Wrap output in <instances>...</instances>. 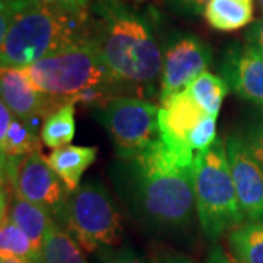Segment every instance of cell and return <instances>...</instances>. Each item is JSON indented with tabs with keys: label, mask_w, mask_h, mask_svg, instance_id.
Here are the masks:
<instances>
[{
	"label": "cell",
	"mask_w": 263,
	"mask_h": 263,
	"mask_svg": "<svg viewBox=\"0 0 263 263\" xmlns=\"http://www.w3.org/2000/svg\"><path fill=\"white\" fill-rule=\"evenodd\" d=\"M116 189L142 224L157 231L184 230L196 212L195 161L179 158L158 139L113 168Z\"/></svg>",
	"instance_id": "obj_1"
},
{
	"label": "cell",
	"mask_w": 263,
	"mask_h": 263,
	"mask_svg": "<svg viewBox=\"0 0 263 263\" xmlns=\"http://www.w3.org/2000/svg\"><path fill=\"white\" fill-rule=\"evenodd\" d=\"M245 136L253 151L256 160L263 167V113L247 127Z\"/></svg>",
	"instance_id": "obj_25"
},
{
	"label": "cell",
	"mask_w": 263,
	"mask_h": 263,
	"mask_svg": "<svg viewBox=\"0 0 263 263\" xmlns=\"http://www.w3.org/2000/svg\"><path fill=\"white\" fill-rule=\"evenodd\" d=\"M37 123L15 117L8 133L0 138L2 158H25L32 151L41 149Z\"/></svg>",
	"instance_id": "obj_19"
},
{
	"label": "cell",
	"mask_w": 263,
	"mask_h": 263,
	"mask_svg": "<svg viewBox=\"0 0 263 263\" xmlns=\"http://www.w3.org/2000/svg\"><path fill=\"white\" fill-rule=\"evenodd\" d=\"M0 263H31L21 257H0Z\"/></svg>",
	"instance_id": "obj_31"
},
{
	"label": "cell",
	"mask_w": 263,
	"mask_h": 263,
	"mask_svg": "<svg viewBox=\"0 0 263 263\" xmlns=\"http://www.w3.org/2000/svg\"><path fill=\"white\" fill-rule=\"evenodd\" d=\"M167 8L180 16L202 15L211 0H164Z\"/></svg>",
	"instance_id": "obj_24"
},
{
	"label": "cell",
	"mask_w": 263,
	"mask_h": 263,
	"mask_svg": "<svg viewBox=\"0 0 263 263\" xmlns=\"http://www.w3.org/2000/svg\"><path fill=\"white\" fill-rule=\"evenodd\" d=\"M138 3H143V2H146V0H136Z\"/></svg>",
	"instance_id": "obj_33"
},
{
	"label": "cell",
	"mask_w": 263,
	"mask_h": 263,
	"mask_svg": "<svg viewBox=\"0 0 263 263\" xmlns=\"http://www.w3.org/2000/svg\"><path fill=\"white\" fill-rule=\"evenodd\" d=\"M221 76L237 97L263 108V54L247 43H231L219 65Z\"/></svg>",
	"instance_id": "obj_13"
},
{
	"label": "cell",
	"mask_w": 263,
	"mask_h": 263,
	"mask_svg": "<svg viewBox=\"0 0 263 263\" xmlns=\"http://www.w3.org/2000/svg\"><path fill=\"white\" fill-rule=\"evenodd\" d=\"M228 245L240 263H263V222H246L228 234Z\"/></svg>",
	"instance_id": "obj_18"
},
{
	"label": "cell",
	"mask_w": 263,
	"mask_h": 263,
	"mask_svg": "<svg viewBox=\"0 0 263 263\" xmlns=\"http://www.w3.org/2000/svg\"><path fill=\"white\" fill-rule=\"evenodd\" d=\"M208 114L184 89L161 104L158 114L161 142L186 162H193V148L190 145L192 132Z\"/></svg>",
	"instance_id": "obj_11"
},
{
	"label": "cell",
	"mask_w": 263,
	"mask_h": 263,
	"mask_svg": "<svg viewBox=\"0 0 263 263\" xmlns=\"http://www.w3.org/2000/svg\"><path fill=\"white\" fill-rule=\"evenodd\" d=\"M89 10L92 40L116 82L141 98L160 92L162 46L148 16L123 0H94Z\"/></svg>",
	"instance_id": "obj_2"
},
{
	"label": "cell",
	"mask_w": 263,
	"mask_h": 263,
	"mask_svg": "<svg viewBox=\"0 0 263 263\" xmlns=\"http://www.w3.org/2000/svg\"><path fill=\"white\" fill-rule=\"evenodd\" d=\"M0 256L21 257L31 263H41V256L35 252L32 241L8 215H2L0 226Z\"/></svg>",
	"instance_id": "obj_22"
},
{
	"label": "cell",
	"mask_w": 263,
	"mask_h": 263,
	"mask_svg": "<svg viewBox=\"0 0 263 263\" xmlns=\"http://www.w3.org/2000/svg\"><path fill=\"white\" fill-rule=\"evenodd\" d=\"M205 263H231V260L228 259V256L224 252V249L221 246H214L212 250L208 254V259Z\"/></svg>",
	"instance_id": "obj_30"
},
{
	"label": "cell",
	"mask_w": 263,
	"mask_h": 263,
	"mask_svg": "<svg viewBox=\"0 0 263 263\" xmlns=\"http://www.w3.org/2000/svg\"><path fill=\"white\" fill-rule=\"evenodd\" d=\"M212 63V48L190 32H173L162 44L160 103L184 91Z\"/></svg>",
	"instance_id": "obj_8"
},
{
	"label": "cell",
	"mask_w": 263,
	"mask_h": 263,
	"mask_svg": "<svg viewBox=\"0 0 263 263\" xmlns=\"http://www.w3.org/2000/svg\"><path fill=\"white\" fill-rule=\"evenodd\" d=\"M75 104H66L44 119L40 138L51 149L67 146L75 136Z\"/></svg>",
	"instance_id": "obj_21"
},
{
	"label": "cell",
	"mask_w": 263,
	"mask_h": 263,
	"mask_svg": "<svg viewBox=\"0 0 263 263\" xmlns=\"http://www.w3.org/2000/svg\"><path fill=\"white\" fill-rule=\"evenodd\" d=\"M24 69L31 84L40 92L62 98L67 103H70L72 97L88 88L120 85L104 63L92 38L75 47L44 57Z\"/></svg>",
	"instance_id": "obj_5"
},
{
	"label": "cell",
	"mask_w": 263,
	"mask_h": 263,
	"mask_svg": "<svg viewBox=\"0 0 263 263\" xmlns=\"http://www.w3.org/2000/svg\"><path fill=\"white\" fill-rule=\"evenodd\" d=\"M92 38L91 10H70L25 0L0 40L2 66L27 67Z\"/></svg>",
	"instance_id": "obj_3"
},
{
	"label": "cell",
	"mask_w": 263,
	"mask_h": 263,
	"mask_svg": "<svg viewBox=\"0 0 263 263\" xmlns=\"http://www.w3.org/2000/svg\"><path fill=\"white\" fill-rule=\"evenodd\" d=\"M41 263H88L81 246L59 222L48 228L41 250Z\"/></svg>",
	"instance_id": "obj_17"
},
{
	"label": "cell",
	"mask_w": 263,
	"mask_h": 263,
	"mask_svg": "<svg viewBox=\"0 0 263 263\" xmlns=\"http://www.w3.org/2000/svg\"><path fill=\"white\" fill-rule=\"evenodd\" d=\"M245 40L249 46L263 54V16L253 21L245 32Z\"/></svg>",
	"instance_id": "obj_26"
},
{
	"label": "cell",
	"mask_w": 263,
	"mask_h": 263,
	"mask_svg": "<svg viewBox=\"0 0 263 263\" xmlns=\"http://www.w3.org/2000/svg\"><path fill=\"white\" fill-rule=\"evenodd\" d=\"M46 158L48 165L65 183L66 187L70 192H75L81 186V179L85 170L89 168L97 158V148L67 145L53 149Z\"/></svg>",
	"instance_id": "obj_15"
},
{
	"label": "cell",
	"mask_w": 263,
	"mask_h": 263,
	"mask_svg": "<svg viewBox=\"0 0 263 263\" xmlns=\"http://www.w3.org/2000/svg\"><path fill=\"white\" fill-rule=\"evenodd\" d=\"M216 117L206 116L202 122L196 126V129L192 132L190 145L193 151L200 152L211 148L216 141Z\"/></svg>",
	"instance_id": "obj_23"
},
{
	"label": "cell",
	"mask_w": 263,
	"mask_h": 263,
	"mask_svg": "<svg viewBox=\"0 0 263 263\" xmlns=\"http://www.w3.org/2000/svg\"><path fill=\"white\" fill-rule=\"evenodd\" d=\"M257 2V5H259V8H260V10L263 12V0H256Z\"/></svg>",
	"instance_id": "obj_32"
},
{
	"label": "cell",
	"mask_w": 263,
	"mask_h": 263,
	"mask_svg": "<svg viewBox=\"0 0 263 263\" xmlns=\"http://www.w3.org/2000/svg\"><path fill=\"white\" fill-rule=\"evenodd\" d=\"M186 89L192 94L203 111L208 116H212L218 119V114L221 110V105L224 103V98L230 92V86L227 81L221 75H215L211 72H203L196 78Z\"/></svg>",
	"instance_id": "obj_20"
},
{
	"label": "cell",
	"mask_w": 263,
	"mask_h": 263,
	"mask_svg": "<svg viewBox=\"0 0 263 263\" xmlns=\"http://www.w3.org/2000/svg\"><path fill=\"white\" fill-rule=\"evenodd\" d=\"M59 219L88 253L122 243V218L113 197L101 183L88 181L72 192Z\"/></svg>",
	"instance_id": "obj_6"
},
{
	"label": "cell",
	"mask_w": 263,
	"mask_h": 263,
	"mask_svg": "<svg viewBox=\"0 0 263 263\" xmlns=\"http://www.w3.org/2000/svg\"><path fill=\"white\" fill-rule=\"evenodd\" d=\"M32 2L70 10H89L91 5L94 3V0H32Z\"/></svg>",
	"instance_id": "obj_27"
},
{
	"label": "cell",
	"mask_w": 263,
	"mask_h": 263,
	"mask_svg": "<svg viewBox=\"0 0 263 263\" xmlns=\"http://www.w3.org/2000/svg\"><path fill=\"white\" fill-rule=\"evenodd\" d=\"M160 107L146 98L120 95L95 111L110 135L119 158H129L160 139Z\"/></svg>",
	"instance_id": "obj_7"
},
{
	"label": "cell",
	"mask_w": 263,
	"mask_h": 263,
	"mask_svg": "<svg viewBox=\"0 0 263 263\" xmlns=\"http://www.w3.org/2000/svg\"><path fill=\"white\" fill-rule=\"evenodd\" d=\"M226 151L240 206L249 222H263V167L245 133H230Z\"/></svg>",
	"instance_id": "obj_10"
},
{
	"label": "cell",
	"mask_w": 263,
	"mask_h": 263,
	"mask_svg": "<svg viewBox=\"0 0 263 263\" xmlns=\"http://www.w3.org/2000/svg\"><path fill=\"white\" fill-rule=\"evenodd\" d=\"M105 263H151L146 259L141 257L138 253H135L130 249H123L114 254H111Z\"/></svg>",
	"instance_id": "obj_28"
},
{
	"label": "cell",
	"mask_w": 263,
	"mask_h": 263,
	"mask_svg": "<svg viewBox=\"0 0 263 263\" xmlns=\"http://www.w3.org/2000/svg\"><path fill=\"white\" fill-rule=\"evenodd\" d=\"M195 202L202 233L216 241L245 222L228 164L226 142L216 138L214 145L195 154Z\"/></svg>",
	"instance_id": "obj_4"
},
{
	"label": "cell",
	"mask_w": 263,
	"mask_h": 263,
	"mask_svg": "<svg viewBox=\"0 0 263 263\" xmlns=\"http://www.w3.org/2000/svg\"><path fill=\"white\" fill-rule=\"evenodd\" d=\"M3 187H6V186H3ZM6 193L9 196L8 200H6V196L2 195V202L8 203V205L2 203V215L9 216L10 219L28 235L35 252L41 256L44 238H46L48 228L53 222V218L44 208L25 200L24 197L16 195L15 192L9 195V189Z\"/></svg>",
	"instance_id": "obj_14"
},
{
	"label": "cell",
	"mask_w": 263,
	"mask_h": 263,
	"mask_svg": "<svg viewBox=\"0 0 263 263\" xmlns=\"http://www.w3.org/2000/svg\"><path fill=\"white\" fill-rule=\"evenodd\" d=\"M6 183L16 195L44 208L50 215L56 218L62 215L72 193L48 165L41 149L32 151L21 161L15 174L12 179L6 180Z\"/></svg>",
	"instance_id": "obj_9"
},
{
	"label": "cell",
	"mask_w": 263,
	"mask_h": 263,
	"mask_svg": "<svg viewBox=\"0 0 263 263\" xmlns=\"http://www.w3.org/2000/svg\"><path fill=\"white\" fill-rule=\"evenodd\" d=\"M151 263H193L189 257L177 253H165L157 256Z\"/></svg>",
	"instance_id": "obj_29"
},
{
	"label": "cell",
	"mask_w": 263,
	"mask_h": 263,
	"mask_svg": "<svg viewBox=\"0 0 263 263\" xmlns=\"http://www.w3.org/2000/svg\"><path fill=\"white\" fill-rule=\"evenodd\" d=\"M0 92L2 103L9 107L15 117L32 123L46 119L53 111H56L57 108L70 104L62 98L40 92L31 84L24 67L2 66Z\"/></svg>",
	"instance_id": "obj_12"
},
{
	"label": "cell",
	"mask_w": 263,
	"mask_h": 263,
	"mask_svg": "<svg viewBox=\"0 0 263 263\" xmlns=\"http://www.w3.org/2000/svg\"><path fill=\"white\" fill-rule=\"evenodd\" d=\"M254 0H211L203 16L216 31L231 32L253 22Z\"/></svg>",
	"instance_id": "obj_16"
}]
</instances>
